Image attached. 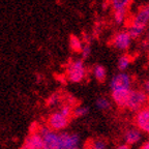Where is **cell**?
<instances>
[{"mask_svg":"<svg viewBox=\"0 0 149 149\" xmlns=\"http://www.w3.org/2000/svg\"><path fill=\"white\" fill-rule=\"evenodd\" d=\"M72 118V116L65 114L61 110L58 109L48 116L46 121V125L51 130L58 133V132L64 130L65 128L68 127Z\"/></svg>","mask_w":149,"mask_h":149,"instance_id":"7a4b0ae2","label":"cell"},{"mask_svg":"<svg viewBox=\"0 0 149 149\" xmlns=\"http://www.w3.org/2000/svg\"><path fill=\"white\" fill-rule=\"evenodd\" d=\"M132 62V57L130 55H122L117 61V68L120 72H125Z\"/></svg>","mask_w":149,"mask_h":149,"instance_id":"9a60e30c","label":"cell"},{"mask_svg":"<svg viewBox=\"0 0 149 149\" xmlns=\"http://www.w3.org/2000/svg\"><path fill=\"white\" fill-rule=\"evenodd\" d=\"M60 102V95H59L58 93H54V94H52L51 96L49 97V100H48V104H49L50 106H57Z\"/></svg>","mask_w":149,"mask_h":149,"instance_id":"ffe728a7","label":"cell"},{"mask_svg":"<svg viewBox=\"0 0 149 149\" xmlns=\"http://www.w3.org/2000/svg\"><path fill=\"white\" fill-rule=\"evenodd\" d=\"M132 0H111V4L113 7V10L115 12L126 13L128 5Z\"/></svg>","mask_w":149,"mask_h":149,"instance_id":"4fadbf2b","label":"cell"},{"mask_svg":"<svg viewBox=\"0 0 149 149\" xmlns=\"http://www.w3.org/2000/svg\"><path fill=\"white\" fill-rule=\"evenodd\" d=\"M123 139L125 144H127L128 146H133V145L138 144L142 140V133L136 126L130 127L124 132Z\"/></svg>","mask_w":149,"mask_h":149,"instance_id":"7c38bea8","label":"cell"},{"mask_svg":"<svg viewBox=\"0 0 149 149\" xmlns=\"http://www.w3.org/2000/svg\"><path fill=\"white\" fill-rule=\"evenodd\" d=\"M139 149H149V140L143 142L142 144H141V146L139 147Z\"/></svg>","mask_w":149,"mask_h":149,"instance_id":"cb8c5ba5","label":"cell"},{"mask_svg":"<svg viewBox=\"0 0 149 149\" xmlns=\"http://www.w3.org/2000/svg\"><path fill=\"white\" fill-rule=\"evenodd\" d=\"M132 77L125 72H120L113 76L110 80V88L111 90L118 89H132Z\"/></svg>","mask_w":149,"mask_h":149,"instance_id":"52a82bcc","label":"cell"},{"mask_svg":"<svg viewBox=\"0 0 149 149\" xmlns=\"http://www.w3.org/2000/svg\"><path fill=\"white\" fill-rule=\"evenodd\" d=\"M72 149H80L79 147H74V148H72Z\"/></svg>","mask_w":149,"mask_h":149,"instance_id":"484cf974","label":"cell"},{"mask_svg":"<svg viewBox=\"0 0 149 149\" xmlns=\"http://www.w3.org/2000/svg\"><path fill=\"white\" fill-rule=\"evenodd\" d=\"M130 92V89H118V90L112 91L111 98L119 109H126Z\"/></svg>","mask_w":149,"mask_h":149,"instance_id":"30bf717a","label":"cell"},{"mask_svg":"<svg viewBox=\"0 0 149 149\" xmlns=\"http://www.w3.org/2000/svg\"><path fill=\"white\" fill-rule=\"evenodd\" d=\"M107 141L102 138L93 139L89 142V146L87 149H107Z\"/></svg>","mask_w":149,"mask_h":149,"instance_id":"ac0fdd59","label":"cell"},{"mask_svg":"<svg viewBox=\"0 0 149 149\" xmlns=\"http://www.w3.org/2000/svg\"><path fill=\"white\" fill-rule=\"evenodd\" d=\"M37 130L42 137V149H60L59 133L51 130L46 124L37 125Z\"/></svg>","mask_w":149,"mask_h":149,"instance_id":"5b68a950","label":"cell"},{"mask_svg":"<svg viewBox=\"0 0 149 149\" xmlns=\"http://www.w3.org/2000/svg\"><path fill=\"white\" fill-rule=\"evenodd\" d=\"M89 114V108L85 107V106H78V107L74 108V112H72V117L74 118H82L85 117Z\"/></svg>","mask_w":149,"mask_h":149,"instance_id":"d6986e66","label":"cell"},{"mask_svg":"<svg viewBox=\"0 0 149 149\" xmlns=\"http://www.w3.org/2000/svg\"><path fill=\"white\" fill-rule=\"evenodd\" d=\"M70 46L72 48V50L76 53H81L82 48H83V45L79 37L76 36V35H70Z\"/></svg>","mask_w":149,"mask_h":149,"instance_id":"e0dca14e","label":"cell"},{"mask_svg":"<svg viewBox=\"0 0 149 149\" xmlns=\"http://www.w3.org/2000/svg\"><path fill=\"white\" fill-rule=\"evenodd\" d=\"M86 68L83 60H74L66 68V78L72 83H81L86 77Z\"/></svg>","mask_w":149,"mask_h":149,"instance_id":"277c9868","label":"cell"},{"mask_svg":"<svg viewBox=\"0 0 149 149\" xmlns=\"http://www.w3.org/2000/svg\"><path fill=\"white\" fill-rule=\"evenodd\" d=\"M130 42H132V38H130L127 31H122V32L117 33L113 37L112 44L116 49L120 50V51H125V50H127L130 48Z\"/></svg>","mask_w":149,"mask_h":149,"instance_id":"8fae6325","label":"cell"},{"mask_svg":"<svg viewBox=\"0 0 149 149\" xmlns=\"http://www.w3.org/2000/svg\"><path fill=\"white\" fill-rule=\"evenodd\" d=\"M91 54V47L90 45L87 42V44L83 45V48H82V51H81V55L82 57H83L84 59L88 58L89 56H90Z\"/></svg>","mask_w":149,"mask_h":149,"instance_id":"44dd1931","label":"cell"},{"mask_svg":"<svg viewBox=\"0 0 149 149\" xmlns=\"http://www.w3.org/2000/svg\"><path fill=\"white\" fill-rule=\"evenodd\" d=\"M92 74L94 76V78L96 79V81L102 83L105 82L106 78H107V70L106 68L100 64H96L92 70Z\"/></svg>","mask_w":149,"mask_h":149,"instance_id":"5bb4252c","label":"cell"},{"mask_svg":"<svg viewBox=\"0 0 149 149\" xmlns=\"http://www.w3.org/2000/svg\"><path fill=\"white\" fill-rule=\"evenodd\" d=\"M143 91L146 93L147 95H149V79L146 80L143 84Z\"/></svg>","mask_w":149,"mask_h":149,"instance_id":"603a6c76","label":"cell"},{"mask_svg":"<svg viewBox=\"0 0 149 149\" xmlns=\"http://www.w3.org/2000/svg\"><path fill=\"white\" fill-rule=\"evenodd\" d=\"M126 13H121V12H115L114 13V20L117 24H122L125 19Z\"/></svg>","mask_w":149,"mask_h":149,"instance_id":"7402d4cb","label":"cell"},{"mask_svg":"<svg viewBox=\"0 0 149 149\" xmlns=\"http://www.w3.org/2000/svg\"><path fill=\"white\" fill-rule=\"evenodd\" d=\"M80 137L76 133L61 132L59 133V145L60 149H72L79 146Z\"/></svg>","mask_w":149,"mask_h":149,"instance_id":"9c48e42d","label":"cell"},{"mask_svg":"<svg viewBox=\"0 0 149 149\" xmlns=\"http://www.w3.org/2000/svg\"><path fill=\"white\" fill-rule=\"evenodd\" d=\"M149 104V97L141 89H130L126 110L137 113Z\"/></svg>","mask_w":149,"mask_h":149,"instance_id":"3957f363","label":"cell"},{"mask_svg":"<svg viewBox=\"0 0 149 149\" xmlns=\"http://www.w3.org/2000/svg\"><path fill=\"white\" fill-rule=\"evenodd\" d=\"M115 149H130V146H128L125 143H122V144H119L118 146H116Z\"/></svg>","mask_w":149,"mask_h":149,"instance_id":"d4e9b609","label":"cell"},{"mask_svg":"<svg viewBox=\"0 0 149 149\" xmlns=\"http://www.w3.org/2000/svg\"><path fill=\"white\" fill-rule=\"evenodd\" d=\"M134 124L141 133L149 135V104L136 113Z\"/></svg>","mask_w":149,"mask_h":149,"instance_id":"8992f818","label":"cell"},{"mask_svg":"<svg viewBox=\"0 0 149 149\" xmlns=\"http://www.w3.org/2000/svg\"><path fill=\"white\" fill-rule=\"evenodd\" d=\"M95 107L100 111H108L111 109V102L106 97H97L95 100Z\"/></svg>","mask_w":149,"mask_h":149,"instance_id":"2e32d148","label":"cell"},{"mask_svg":"<svg viewBox=\"0 0 149 149\" xmlns=\"http://www.w3.org/2000/svg\"><path fill=\"white\" fill-rule=\"evenodd\" d=\"M21 149H42V137L37 130V125L24 139Z\"/></svg>","mask_w":149,"mask_h":149,"instance_id":"ba28073f","label":"cell"},{"mask_svg":"<svg viewBox=\"0 0 149 149\" xmlns=\"http://www.w3.org/2000/svg\"><path fill=\"white\" fill-rule=\"evenodd\" d=\"M149 22V4L142 6L138 10L133 19V22L128 28L127 33L130 34V38L136 40L142 34L146 27L147 23Z\"/></svg>","mask_w":149,"mask_h":149,"instance_id":"6da1fadb","label":"cell"}]
</instances>
